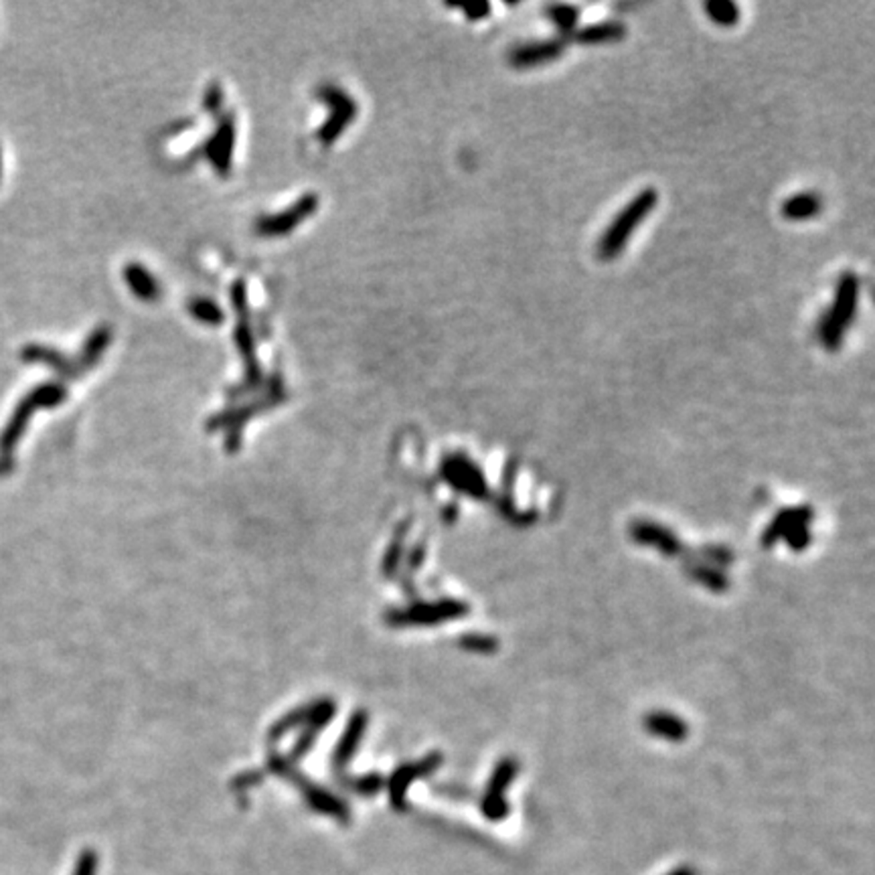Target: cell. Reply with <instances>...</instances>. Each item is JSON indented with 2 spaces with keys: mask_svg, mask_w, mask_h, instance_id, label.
I'll use <instances>...</instances> for the list:
<instances>
[{
  "mask_svg": "<svg viewBox=\"0 0 875 875\" xmlns=\"http://www.w3.org/2000/svg\"><path fill=\"white\" fill-rule=\"evenodd\" d=\"M307 798L310 800V805L315 806L317 811L327 813V815H333V816H336V819H346V806L343 803H338L336 798L327 795V792H323V790H309Z\"/></svg>",
  "mask_w": 875,
  "mask_h": 875,
  "instance_id": "obj_15",
  "label": "cell"
},
{
  "mask_svg": "<svg viewBox=\"0 0 875 875\" xmlns=\"http://www.w3.org/2000/svg\"><path fill=\"white\" fill-rule=\"evenodd\" d=\"M860 288L861 282L853 272H847V274L839 278L835 299H833L831 309L821 320L819 327L821 343L827 351H837L843 345L847 330L855 318L857 302H860Z\"/></svg>",
  "mask_w": 875,
  "mask_h": 875,
  "instance_id": "obj_2",
  "label": "cell"
},
{
  "mask_svg": "<svg viewBox=\"0 0 875 875\" xmlns=\"http://www.w3.org/2000/svg\"><path fill=\"white\" fill-rule=\"evenodd\" d=\"M189 312L203 325H219L223 320V310L219 304L207 299H197L189 302Z\"/></svg>",
  "mask_w": 875,
  "mask_h": 875,
  "instance_id": "obj_13",
  "label": "cell"
},
{
  "mask_svg": "<svg viewBox=\"0 0 875 875\" xmlns=\"http://www.w3.org/2000/svg\"><path fill=\"white\" fill-rule=\"evenodd\" d=\"M564 41L559 39H548V41H533V43H525L515 47L509 55V61L513 68L519 69H530L538 68V65L549 63L553 60L564 53Z\"/></svg>",
  "mask_w": 875,
  "mask_h": 875,
  "instance_id": "obj_6",
  "label": "cell"
},
{
  "mask_svg": "<svg viewBox=\"0 0 875 875\" xmlns=\"http://www.w3.org/2000/svg\"><path fill=\"white\" fill-rule=\"evenodd\" d=\"M659 195L655 189H642V191L631 199L612 219L604 235L598 242V255L602 260H614L622 253L634 231L655 211Z\"/></svg>",
  "mask_w": 875,
  "mask_h": 875,
  "instance_id": "obj_1",
  "label": "cell"
},
{
  "mask_svg": "<svg viewBox=\"0 0 875 875\" xmlns=\"http://www.w3.org/2000/svg\"><path fill=\"white\" fill-rule=\"evenodd\" d=\"M705 13L720 27H733L740 21V8L733 3H707Z\"/></svg>",
  "mask_w": 875,
  "mask_h": 875,
  "instance_id": "obj_14",
  "label": "cell"
},
{
  "mask_svg": "<svg viewBox=\"0 0 875 875\" xmlns=\"http://www.w3.org/2000/svg\"><path fill=\"white\" fill-rule=\"evenodd\" d=\"M65 395H68V391H65V387L60 383H45L37 387L35 391H31L27 398L21 401V406L16 408L11 424L6 428V432L3 436L5 448H8V446H13L16 440H19L23 428L27 424V419L31 418L32 411L39 408H53L65 400Z\"/></svg>",
  "mask_w": 875,
  "mask_h": 875,
  "instance_id": "obj_4",
  "label": "cell"
},
{
  "mask_svg": "<svg viewBox=\"0 0 875 875\" xmlns=\"http://www.w3.org/2000/svg\"><path fill=\"white\" fill-rule=\"evenodd\" d=\"M317 207H318L317 195H304L302 199L294 205V207L286 209L284 213H278V216H266V217L258 219V223H255V231H258L260 235H266V237L284 235V234H288V231H292L296 226H299V223H302L304 219H309L312 213L317 211Z\"/></svg>",
  "mask_w": 875,
  "mask_h": 875,
  "instance_id": "obj_5",
  "label": "cell"
},
{
  "mask_svg": "<svg viewBox=\"0 0 875 875\" xmlns=\"http://www.w3.org/2000/svg\"><path fill=\"white\" fill-rule=\"evenodd\" d=\"M234 144H235V124L231 115H226V118L219 122L216 134H213L209 143L203 146V152L207 154V159L211 161L213 167L217 169V172H221V175H226V172H229L231 169Z\"/></svg>",
  "mask_w": 875,
  "mask_h": 875,
  "instance_id": "obj_7",
  "label": "cell"
},
{
  "mask_svg": "<svg viewBox=\"0 0 875 875\" xmlns=\"http://www.w3.org/2000/svg\"><path fill=\"white\" fill-rule=\"evenodd\" d=\"M23 359L24 361L43 363V365H49L51 369H55L57 373L69 375V377H76V375L81 373V371H86L84 367H81L79 361L65 359L60 351L49 349V346H43V345H29V346H24Z\"/></svg>",
  "mask_w": 875,
  "mask_h": 875,
  "instance_id": "obj_8",
  "label": "cell"
},
{
  "mask_svg": "<svg viewBox=\"0 0 875 875\" xmlns=\"http://www.w3.org/2000/svg\"><path fill=\"white\" fill-rule=\"evenodd\" d=\"M460 11H465L468 21H481L486 14L491 13V5L486 3H476V5H460Z\"/></svg>",
  "mask_w": 875,
  "mask_h": 875,
  "instance_id": "obj_17",
  "label": "cell"
},
{
  "mask_svg": "<svg viewBox=\"0 0 875 875\" xmlns=\"http://www.w3.org/2000/svg\"><path fill=\"white\" fill-rule=\"evenodd\" d=\"M96 873H97V855L94 852H84L79 855L73 875H96Z\"/></svg>",
  "mask_w": 875,
  "mask_h": 875,
  "instance_id": "obj_16",
  "label": "cell"
},
{
  "mask_svg": "<svg viewBox=\"0 0 875 875\" xmlns=\"http://www.w3.org/2000/svg\"><path fill=\"white\" fill-rule=\"evenodd\" d=\"M318 100L325 102L330 108V118L318 128V138L323 144H330L343 134L345 128L353 122L355 114H357V104H355L353 97L345 92V89L336 86H323L317 92Z\"/></svg>",
  "mask_w": 875,
  "mask_h": 875,
  "instance_id": "obj_3",
  "label": "cell"
},
{
  "mask_svg": "<svg viewBox=\"0 0 875 875\" xmlns=\"http://www.w3.org/2000/svg\"><path fill=\"white\" fill-rule=\"evenodd\" d=\"M221 104V88L217 84L209 86L207 94H205V108L207 110H217Z\"/></svg>",
  "mask_w": 875,
  "mask_h": 875,
  "instance_id": "obj_18",
  "label": "cell"
},
{
  "mask_svg": "<svg viewBox=\"0 0 875 875\" xmlns=\"http://www.w3.org/2000/svg\"><path fill=\"white\" fill-rule=\"evenodd\" d=\"M823 201L816 193H800L792 195L790 199L782 205V216L788 221H806L813 219L821 213Z\"/></svg>",
  "mask_w": 875,
  "mask_h": 875,
  "instance_id": "obj_11",
  "label": "cell"
},
{
  "mask_svg": "<svg viewBox=\"0 0 875 875\" xmlns=\"http://www.w3.org/2000/svg\"><path fill=\"white\" fill-rule=\"evenodd\" d=\"M124 280H126V284L140 300L152 302L161 296V286L156 282V278L144 266H140V263H128L124 268Z\"/></svg>",
  "mask_w": 875,
  "mask_h": 875,
  "instance_id": "obj_9",
  "label": "cell"
},
{
  "mask_svg": "<svg viewBox=\"0 0 875 875\" xmlns=\"http://www.w3.org/2000/svg\"><path fill=\"white\" fill-rule=\"evenodd\" d=\"M548 16L559 31L572 32L574 35L577 19H580V11L574 5H551L548 6Z\"/></svg>",
  "mask_w": 875,
  "mask_h": 875,
  "instance_id": "obj_12",
  "label": "cell"
},
{
  "mask_svg": "<svg viewBox=\"0 0 875 875\" xmlns=\"http://www.w3.org/2000/svg\"><path fill=\"white\" fill-rule=\"evenodd\" d=\"M626 35V27L618 21H604L590 24L582 31L574 32V41L582 45H602V43H614V41H621Z\"/></svg>",
  "mask_w": 875,
  "mask_h": 875,
  "instance_id": "obj_10",
  "label": "cell"
},
{
  "mask_svg": "<svg viewBox=\"0 0 875 875\" xmlns=\"http://www.w3.org/2000/svg\"><path fill=\"white\" fill-rule=\"evenodd\" d=\"M0 170H3V154H0Z\"/></svg>",
  "mask_w": 875,
  "mask_h": 875,
  "instance_id": "obj_19",
  "label": "cell"
}]
</instances>
